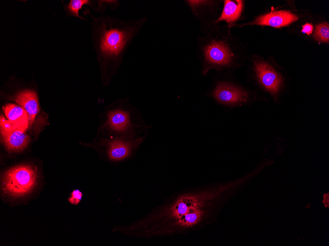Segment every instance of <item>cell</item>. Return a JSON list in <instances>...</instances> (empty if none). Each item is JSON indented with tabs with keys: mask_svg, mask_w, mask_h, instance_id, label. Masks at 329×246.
I'll use <instances>...</instances> for the list:
<instances>
[{
	"mask_svg": "<svg viewBox=\"0 0 329 246\" xmlns=\"http://www.w3.org/2000/svg\"><path fill=\"white\" fill-rule=\"evenodd\" d=\"M231 187L232 184L207 185L181 191L128 229L132 236L148 238L198 231L214 221L222 196Z\"/></svg>",
	"mask_w": 329,
	"mask_h": 246,
	"instance_id": "6da1fadb",
	"label": "cell"
},
{
	"mask_svg": "<svg viewBox=\"0 0 329 246\" xmlns=\"http://www.w3.org/2000/svg\"><path fill=\"white\" fill-rule=\"evenodd\" d=\"M147 17L125 20L107 17L96 22L97 50L104 74L110 79L122 66L129 46L147 22Z\"/></svg>",
	"mask_w": 329,
	"mask_h": 246,
	"instance_id": "7a4b0ae2",
	"label": "cell"
},
{
	"mask_svg": "<svg viewBox=\"0 0 329 246\" xmlns=\"http://www.w3.org/2000/svg\"><path fill=\"white\" fill-rule=\"evenodd\" d=\"M103 127L111 134L110 137L125 140L146 136L149 128L129 97L117 99L109 107Z\"/></svg>",
	"mask_w": 329,
	"mask_h": 246,
	"instance_id": "3957f363",
	"label": "cell"
},
{
	"mask_svg": "<svg viewBox=\"0 0 329 246\" xmlns=\"http://www.w3.org/2000/svg\"><path fill=\"white\" fill-rule=\"evenodd\" d=\"M38 175L36 169L28 164H22L7 169L1 179V192L10 200L26 198L37 187Z\"/></svg>",
	"mask_w": 329,
	"mask_h": 246,
	"instance_id": "277c9868",
	"label": "cell"
},
{
	"mask_svg": "<svg viewBox=\"0 0 329 246\" xmlns=\"http://www.w3.org/2000/svg\"><path fill=\"white\" fill-rule=\"evenodd\" d=\"M197 46L203 75H206L211 69L229 66L231 64L234 54L225 41L207 34L198 38Z\"/></svg>",
	"mask_w": 329,
	"mask_h": 246,
	"instance_id": "5b68a950",
	"label": "cell"
},
{
	"mask_svg": "<svg viewBox=\"0 0 329 246\" xmlns=\"http://www.w3.org/2000/svg\"><path fill=\"white\" fill-rule=\"evenodd\" d=\"M146 136L133 140L110 137L104 141L107 159L115 163H120L132 157Z\"/></svg>",
	"mask_w": 329,
	"mask_h": 246,
	"instance_id": "8992f818",
	"label": "cell"
},
{
	"mask_svg": "<svg viewBox=\"0 0 329 246\" xmlns=\"http://www.w3.org/2000/svg\"><path fill=\"white\" fill-rule=\"evenodd\" d=\"M211 94L218 103L228 106L243 104L248 99L247 91L227 82H218Z\"/></svg>",
	"mask_w": 329,
	"mask_h": 246,
	"instance_id": "52a82bcc",
	"label": "cell"
},
{
	"mask_svg": "<svg viewBox=\"0 0 329 246\" xmlns=\"http://www.w3.org/2000/svg\"><path fill=\"white\" fill-rule=\"evenodd\" d=\"M254 71L260 83L272 94L278 93L283 83L282 77L268 64L261 61L254 62Z\"/></svg>",
	"mask_w": 329,
	"mask_h": 246,
	"instance_id": "ba28073f",
	"label": "cell"
},
{
	"mask_svg": "<svg viewBox=\"0 0 329 246\" xmlns=\"http://www.w3.org/2000/svg\"><path fill=\"white\" fill-rule=\"evenodd\" d=\"M297 18L295 14L290 12L276 11L258 17L254 21L246 25L269 26L279 28L288 26Z\"/></svg>",
	"mask_w": 329,
	"mask_h": 246,
	"instance_id": "9c48e42d",
	"label": "cell"
},
{
	"mask_svg": "<svg viewBox=\"0 0 329 246\" xmlns=\"http://www.w3.org/2000/svg\"><path fill=\"white\" fill-rule=\"evenodd\" d=\"M3 109L7 119L15 130L26 132L30 125V121L27 112L23 108L9 104L3 107Z\"/></svg>",
	"mask_w": 329,
	"mask_h": 246,
	"instance_id": "30bf717a",
	"label": "cell"
},
{
	"mask_svg": "<svg viewBox=\"0 0 329 246\" xmlns=\"http://www.w3.org/2000/svg\"><path fill=\"white\" fill-rule=\"evenodd\" d=\"M15 101L26 110L29 116L30 124H32L39 111L38 100L36 93L31 90H23L16 94Z\"/></svg>",
	"mask_w": 329,
	"mask_h": 246,
	"instance_id": "8fae6325",
	"label": "cell"
},
{
	"mask_svg": "<svg viewBox=\"0 0 329 246\" xmlns=\"http://www.w3.org/2000/svg\"><path fill=\"white\" fill-rule=\"evenodd\" d=\"M6 149L11 152L22 151L28 145L30 138L24 131L14 130L2 138Z\"/></svg>",
	"mask_w": 329,
	"mask_h": 246,
	"instance_id": "7c38bea8",
	"label": "cell"
},
{
	"mask_svg": "<svg viewBox=\"0 0 329 246\" xmlns=\"http://www.w3.org/2000/svg\"><path fill=\"white\" fill-rule=\"evenodd\" d=\"M243 6V0H224L223 11L219 17L215 20V23H217L224 21L229 24H231L236 21L241 15Z\"/></svg>",
	"mask_w": 329,
	"mask_h": 246,
	"instance_id": "4fadbf2b",
	"label": "cell"
},
{
	"mask_svg": "<svg viewBox=\"0 0 329 246\" xmlns=\"http://www.w3.org/2000/svg\"><path fill=\"white\" fill-rule=\"evenodd\" d=\"M314 38L318 41L327 42L329 41V25L328 23L323 22L315 27Z\"/></svg>",
	"mask_w": 329,
	"mask_h": 246,
	"instance_id": "5bb4252c",
	"label": "cell"
},
{
	"mask_svg": "<svg viewBox=\"0 0 329 246\" xmlns=\"http://www.w3.org/2000/svg\"><path fill=\"white\" fill-rule=\"evenodd\" d=\"M85 4L92 5V1L89 0H71L67 6L70 12L75 17L84 20L79 15V11Z\"/></svg>",
	"mask_w": 329,
	"mask_h": 246,
	"instance_id": "9a60e30c",
	"label": "cell"
},
{
	"mask_svg": "<svg viewBox=\"0 0 329 246\" xmlns=\"http://www.w3.org/2000/svg\"><path fill=\"white\" fill-rule=\"evenodd\" d=\"M0 133L2 138L6 137L15 129L12 124L3 116H0Z\"/></svg>",
	"mask_w": 329,
	"mask_h": 246,
	"instance_id": "2e32d148",
	"label": "cell"
},
{
	"mask_svg": "<svg viewBox=\"0 0 329 246\" xmlns=\"http://www.w3.org/2000/svg\"><path fill=\"white\" fill-rule=\"evenodd\" d=\"M82 193L79 190H75L70 193V196L68 200L73 205H77L81 200Z\"/></svg>",
	"mask_w": 329,
	"mask_h": 246,
	"instance_id": "e0dca14e",
	"label": "cell"
},
{
	"mask_svg": "<svg viewBox=\"0 0 329 246\" xmlns=\"http://www.w3.org/2000/svg\"><path fill=\"white\" fill-rule=\"evenodd\" d=\"M302 29L301 32L306 33L308 35H309L312 33L313 31V26L312 25L308 23H306L302 26Z\"/></svg>",
	"mask_w": 329,
	"mask_h": 246,
	"instance_id": "ac0fdd59",
	"label": "cell"
}]
</instances>
